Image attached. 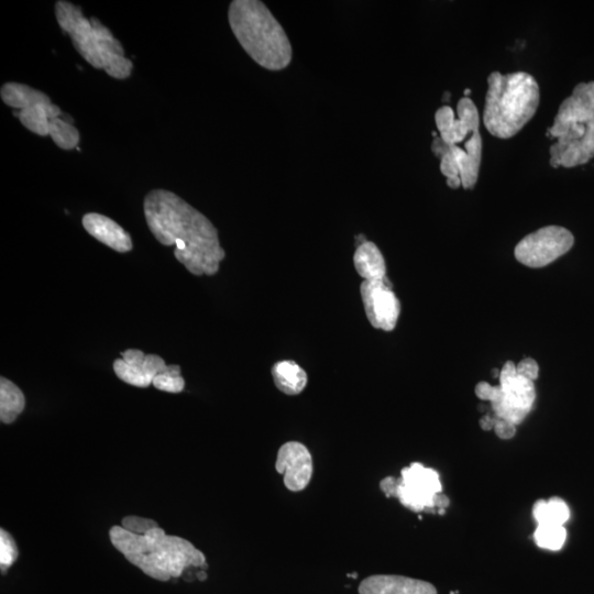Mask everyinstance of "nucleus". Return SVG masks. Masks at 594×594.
Wrapping results in <instances>:
<instances>
[{
	"mask_svg": "<svg viewBox=\"0 0 594 594\" xmlns=\"http://www.w3.org/2000/svg\"><path fill=\"white\" fill-rule=\"evenodd\" d=\"M109 537L129 562L158 581L178 578L189 568H207L204 553L190 541L166 535L161 527L135 535L121 526H113Z\"/></svg>",
	"mask_w": 594,
	"mask_h": 594,
	"instance_id": "nucleus-3",
	"label": "nucleus"
},
{
	"mask_svg": "<svg viewBox=\"0 0 594 594\" xmlns=\"http://www.w3.org/2000/svg\"><path fill=\"white\" fill-rule=\"evenodd\" d=\"M152 384L160 391L179 393L184 389L185 381L180 376V367L178 366L174 371L156 375Z\"/></svg>",
	"mask_w": 594,
	"mask_h": 594,
	"instance_id": "nucleus-23",
	"label": "nucleus"
},
{
	"mask_svg": "<svg viewBox=\"0 0 594 594\" xmlns=\"http://www.w3.org/2000/svg\"><path fill=\"white\" fill-rule=\"evenodd\" d=\"M483 123L495 138L517 134L536 113L540 94L536 79L528 73L501 74L487 78Z\"/></svg>",
	"mask_w": 594,
	"mask_h": 594,
	"instance_id": "nucleus-6",
	"label": "nucleus"
},
{
	"mask_svg": "<svg viewBox=\"0 0 594 594\" xmlns=\"http://www.w3.org/2000/svg\"><path fill=\"white\" fill-rule=\"evenodd\" d=\"M121 527L132 534L144 535L148 530L158 527V525L156 521L150 518L139 516H125L121 521Z\"/></svg>",
	"mask_w": 594,
	"mask_h": 594,
	"instance_id": "nucleus-24",
	"label": "nucleus"
},
{
	"mask_svg": "<svg viewBox=\"0 0 594 594\" xmlns=\"http://www.w3.org/2000/svg\"><path fill=\"white\" fill-rule=\"evenodd\" d=\"M532 514L538 525L563 526L570 516L568 505L559 497L539 499L534 504Z\"/></svg>",
	"mask_w": 594,
	"mask_h": 594,
	"instance_id": "nucleus-20",
	"label": "nucleus"
},
{
	"mask_svg": "<svg viewBox=\"0 0 594 594\" xmlns=\"http://www.w3.org/2000/svg\"><path fill=\"white\" fill-rule=\"evenodd\" d=\"M354 267L364 280H382L386 277V265L380 249L370 241L356 248L353 256Z\"/></svg>",
	"mask_w": 594,
	"mask_h": 594,
	"instance_id": "nucleus-17",
	"label": "nucleus"
},
{
	"mask_svg": "<svg viewBox=\"0 0 594 594\" xmlns=\"http://www.w3.org/2000/svg\"><path fill=\"white\" fill-rule=\"evenodd\" d=\"M55 16L76 51L91 66L117 79L130 76L133 68L131 59L125 57L120 41L97 18L87 19L80 7L64 0L56 2Z\"/></svg>",
	"mask_w": 594,
	"mask_h": 594,
	"instance_id": "nucleus-7",
	"label": "nucleus"
},
{
	"mask_svg": "<svg viewBox=\"0 0 594 594\" xmlns=\"http://www.w3.org/2000/svg\"><path fill=\"white\" fill-rule=\"evenodd\" d=\"M19 551L12 536L4 529L0 530V566L1 572L6 571L14 563Z\"/></svg>",
	"mask_w": 594,
	"mask_h": 594,
	"instance_id": "nucleus-22",
	"label": "nucleus"
},
{
	"mask_svg": "<svg viewBox=\"0 0 594 594\" xmlns=\"http://www.w3.org/2000/svg\"><path fill=\"white\" fill-rule=\"evenodd\" d=\"M228 19L234 36L255 63L268 70H280L289 65L293 56L289 40L262 1H232Z\"/></svg>",
	"mask_w": 594,
	"mask_h": 594,
	"instance_id": "nucleus-5",
	"label": "nucleus"
},
{
	"mask_svg": "<svg viewBox=\"0 0 594 594\" xmlns=\"http://www.w3.org/2000/svg\"><path fill=\"white\" fill-rule=\"evenodd\" d=\"M565 529L558 525H538L535 531V541L543 549L559 550L565 540Z\"/></svg>",
	"mask_w": 594,
	"mask_h": 594,
	"instance_id": "nucleus-21",
	"label": "nucleus"
},
{
	"mask_svg": "<svg viewBox=\"0 0 594 594\" xmlns=\"http://www.w3.org/2000/svg\"><path fill=\"white\" fill-rule=\"evenodd\" d=\"M25 398L22 391L6 377L0 378V419L3 424L13 422L23 411Z\"/></svg>",
	"mask_w": 594,
	"mask_h": 594,
	"instance_id": "nucleus-19",
	"label": "nucleus"
},
{
	"mask_svg": "<svg viewBox=\"0 0 594 594\" xmlns=\"http://www.w3.org/2000/svg\"><path fill=\"white\" fill-rule=\"evenodd\" d=\"M387 497H396L414 512L444 514L449 498L441 493L439 474L420 463H411L400 472V477L387 476L380 483Z\"/></svg>",
	"mask_w": 594,
	"mask_h": 594,
	"instance_id": "nucleus-9",
	"label": "nucleus"
},
{
	"mask_svg": "<svg viewBox=\"0 0 594 594\" xmlns=\"http://www.w3.org/2000/svg\"><path fill=\"white\" fill-rule=\"evenodd\" d=\"M548 135L552 167L571 168L594 157V81L578 84L554 117Z\"/></svg>",
	"mask_w": 594,
	"mask_h": 594,
	"instance_id": "nucleus-4",
	"label": "nucleus"
},
{
	"mask_svg": "<svg viewBox=\"0 0 594 594\" xmlns=\"http://www.w3.org/2000/svg\"><path fill=\"white\" fill-rule=\"evenodd\" d=\"M359 594H437L436 587L426 581L403 575L376 574L364 579Z\"/></svg>",
	"mask_w": 594,
	"mask_h": 594,
	"instance_id": "nucleus-15",
	"label": "nucleus"
},
{
	"mask_svg": "<svg viewBox=\"0 0 594 594\" xmlns=\"http://www.w3.org/2000/svg\"><path fill=\"white\" fill-rule=\"evenodd\" d=\"M2 101L18 109L13 114L31 132L41 136L50 135L64 150L77 147L79 132L74 119L52 103L43 91L25 84L6 82L0 90Z\"/></svg>",
	"mask_w": 594,
	"mask_h": 594,
	"instance_id": "nucleus-8",
	"label": "nucleus"
},
{
	"mask_svg": "<svg viewBox=\"0 0 594 594\" xmlns=\"http://www.w3.org/2000/svg\"><path fill=\"white\" fill-rule=\"evenodd\" d=\"M121 356L113 362V371L121 381L136 387H147L156 375L178 367V365H166L161 356L144 354L138 349H128L121 352Z\"/></svg>",
	"mask_w": 594,
	"mask_h": 594,
	"instance_id": "nucleus-13",
	"label": "nucleus"
},
{
	"mask_svg": "<svg viewBox=\"0 0 594 594\" xmlns=\"http://www.w3.org/2000/svg\"><path fill=\"white\" fill-rule=\"evenodd\" d=\"M276 387L287 395H297L307 385L306 372L294 361H279L272 367Z\"/></svg>",
	"mask_w": 594,
	"mask_h": 594,
	"instance_id": "nucleus-18",
	"label": "nucleus"
},
{
	"mask_svg": "<svg viewBox=\"0 0 594 594\" xmlns=\"http://www.w3.org/2000/svg\"><path fill=\"white\" fill-rule=\"evenodd\" d=\"M494 430L497 437H499L501 439H510L516 433V425L495 416Z\"/></svg>",
	"mask_w": 594,
	"mask_h": 594,
	"instance_id": "nucleus-26",
	"label": "nucleus"
},
{
	"mask_svg": "<svg viewBox=\"0 0 594 594\" xmlns=\"http://www.w3.org/2000/svg\"><path fill=\"white\" fill-rule=\"evenodd\" d=\"M480 426H481L482 429H484V430H491V429H494V426H495V417H492V416H490L488 414L485 415L483 418H481V420H480Z\"/></svg>",
	"mask_w": 594,
	"mask_h": 594,
	"instance_id": "nucleus-27",
	"label": "nucleus"
},
{
	"mask_svg": "<svg viewBox=\"0 0 594 594\" xmlns=\"http://www.w3.org/2000/svg\"><path fill=\"white\" fill-rule=\"evenodd\" d=\"M574 243L572 233L559 226H547L529 233L515 248V257L529 267H542L565 254Z\"/></svg>",
	"mask_w": 594,
	"mask_h": 594,
	"instance_id": "nucleus-11",
	"label": "nucleus"
},
{
	"mask_svg": "<svg viewBox=\"0 0 594 594\" xmlns=\"http://www.w3.org/2000/svg\"><path fill=\"white\" fill-rule=\"evenodd\" d=\"M516 372L518 375L534 382L538 377L539 366L534 359L526 358L516 365Z\"/></svg>",
	"mask_w": 594,
	"mask_h": 594,
	"instance_id": "nucleus-25",
	"label": "nucleus"
},
{
	"mask_svg": "<svg viewBox=\"0 0 594 594\" xmlns=\"http://www.w3.org/2000/svg\"><path fill=\"white\" fill-rule=\"evenodd\" d=\"M439 132H432L431 151L440 161V170L447 185L453 189H471L479 177L482 158V138L476 106L469 97L457 105V113L449 106L440 107L435 114Z\"/></svg>",
	"mask_w": 594,
	"mask_h": 594,
	"instance_id": "nucleus-2",
	"label": "nucleus"
},
{
	"mask_svg": "<svg viewBox=\"0 0 594 594\" xmlns=\"http://www.w3.org/2000/svg\"><path fill=\"white\" fill-rule=\"evenodd\" d=\"M85 230L101 243L118 252H129L132 249L130 234L112 219L96 212L82 217Z\"/></svg>",
	"mask_w": 594,
	"mask_h": 594,
	"instance_id": "nucleus-16",
	"label": "nucleus"
},
{
	"mask_svg": "<svg viewBox=\"0 0 594 594\" xmlns=\"http://www.w3.org/2000/svg\"><path fill=\"white\" fill-rule=\"evenodd\" d=\"M499 384L491 399L495 416L520 424L531 410L536 399L534 382L517 374L516 364L507 361L499 373Z\"/></svg>",
	"mask_w": 594,
	"mask_h": 594,
	"instance_id": "nucleus-10",
	"label": "nucleus"
},
{
	"mask_svg": "<svg viewBox=\"0 0 594 594\" xmlns=\"http://www.w3.org/2000/svg\"><path fill=\"white\" fill-rule=\"evenodd\" d=\"M275 469L283 475L286 488L292 492L302 491L312 475L311 454L300 442H286L277 452Z\"/></svg>",
	"mask_w": 594,
	"mask_h": 594,
	"instance_id": "nucleus-14",
	"label": "nucleus"
},
{
	"mask_svg": "<svg viewBox=\"0 0 594 594\" xmlns=\"http://www.w3.org/2000/svg\"><path fill=\"white\" fill-rule=\"evenodd\" d=\"M360 293L370 323L376 329L392 331L397 323L400 302L387 277L382 280H363Z\"/></svg>",
	"mask_w": 594,
	"mask_h": 594,
	"instance_id": "nucleus-12",
	"label": "nucleus"
},
{
	"mask_svg": "<svg viewBox=\"0 0 594 594\" xmlns=\"http://www.w3.org/2000/svg\"><path fill=\"white\" fill-rule=\"evenodd\" d=\"M147 226L163 245L194 275H213L226 252L211 221L176 194L154 189L144 198Z\"/></svg>",
	"mask_w": 594,
	"mask_h": 594,
	"instance_id": "nucleus-1",
	"label": "nucleus"
}]
</instances>
